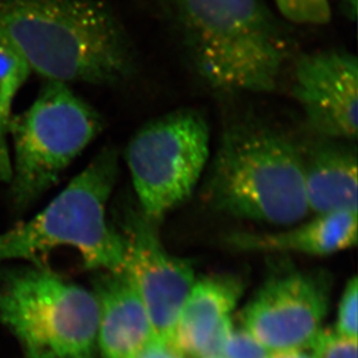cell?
I'll return each mask as SVG.
<instances>
[{"label": "cell", "mask_w": 358, "mask_h": 358, "mask_svg": "<svg viewBox=\"0 0 358 358\" xmlns=\"http://www.w3.org/2000/svg\"><path fill=\"white\" fill-rule=\"evenodd\" d=\"M0 31L47 81L114 86L135 73L130 38L100 0H0Z\"/></svg>", "instance_id": "obj_1"}, {"label": "cell", "mask_w": 358, "mask_h": 358, "mask_svg": "<svg viewBox=\"0 0 358 358\" xmlns=\"http://www.w3.org/2000/svg\"><path fill=\"white\" fill-rule=\"evenodd\" d=\"M183 44L203 80L223 92H271L287 42L264 0H176Z\"/></svg>", "instance_id": "obj_2"}, {"label": "cell", "mask_w": 358, "mask_h": 358, "mask_svg": "<svg viewBox=\"0 0 358 358\" xmlns=\"http://www.w3.org/2000/svg\"><path fill=\"white\" fill-rule=\"evenodd\" d=\"M206 201L243 220L291 225L308 216L304 157L291 139L259 123L227 129L204 185Z\"/></svg>", "instance_id": "obj_3"}, {"label": "cell", "mask_w": 358, "mask_h": 358, "mask_svg": "<svg viewBox=\"0 0 358 358\" xmlns=\"http://www.w3.org/2000/svg\"><path fill=\"white\" fill-rule=\"evenodd\" d=\"M119 176V153L107 146L40 213L0 232V261L33 260L58 248H73L85 266L125 271L124 247L106 211Z\"/></svg>", "instance_id": "obj_4"}, {"label": "cell", "mask_w": 358, "mask_h": 358, "mask_svg": "<svg viewBox=\"0 0 358 358\" xmlns=\"http://www.w3.org/2000/svg\"><path fill=\"white\" fill-rule=\"evenodd\" d=\"M0 324L28 358H95L98 350L94 292L36 264L3 275Z\"/></svg>", "instance_id": "obj_5"}, {"label": "cell", "mask_w": 358, "mask_h": 358, "mask_svg": "<svg viewBox=\"0 0 358 358\" xmlns=\"http://www.w3.org/2000/svg\"><path fill=\"white\" fill-rule=\"evenodd\" d=\"M102 127L100 114L68 84L47 81L34 103L8 125L14 146L10 181L14 208L28 209L50 189Z\"/></svg>", "instance_id": "obj_6"}, {"label": "cell", "mask_w": 358, "mask_h": 358, "mask_svg": "<svg viewBox=\"0 0 358 358\" xmlns=\"http://www.w3.org/2000/svg\"><path fill=\"white\" fill-rule=\"evenodd\" d=\"M209 125L195 109H179L136 132L125 153L143 213L162 220L188 199L209 159Z\"/></svg>", "instance_id": "obj_7"}, {"label": "cell", "mask_w": 358, "mask_h": 358, "mask_svg": "<svg viewBox=\"0 0 358 358\" xmlns=\"http://www.w3.org/2000/svg\"><path fill=\"white\" fill-rule=\"evenodd\" d=\"M331 276L282 266L240 312L241 328L271 352L310 349L331 301Z\"/></svg>", "instance_id": "obj_8"}, {"label": "cell", "mask_w": 358, "mask_h": 358, "mask_svg": "<svg viewBox=\"0 0 358 358\" xmlns=\"http://www.w3.org/2000/svg\"><path fill=\"white\" fill-rule=\"evenodd\" d=\"M156 220L128 209L121 220L128 274L152 324L155 338L169 342L180 311L196 282L188 260L173 257L160 243Z\"/></svg>", "instance_id": "obj_9"}, {"label": "cell", "mask_w": 358, "mask_h": 358, "mask_svg": "<svg viewBox=\"0 0 358 358\" xmlns=\"http://www.w3.org/2000/svg\"><path fill=\"white\" fill-rule=\"evenodd\" d=\"M292 92L315 131L327 138L355 141L358 64L354 55L328 50L301 56Z\"/></svg>", "instance_id": "obj_10"}, {"label": "cell", "mask_w": 358, "mask_h": 358, "mask_svg": "<svg viewBox=\"0 0 358 358\" xmlns=\"http://www.w3.org/2000/svg\"><path fill=\"white\" fill-rule=\"evenodd\" d=\"M232 276H208L192 287L173 328L169 343L185 358L222 355L234 329L231 315L243 294Z\"/></svg>", "instance_id": "obj_11"}, {"label": "cell", "mask_w": 358, "mask_h": 358, "mask_svg": "<svg viewBox=\"0 0 358 358\" xmlns=\"http://www.w3.org/2000/svg\"><path fill=\"white\" fill-rule=\"evenodd\" d=\"M98 349L103 358H131L155 338L145 305L125 273L103 271L94 283Z\"/></svg>", "instance_id": "obj_12"}, {"label": "cell", "mask_w": 358, "mask_h": 358, "mask_svg": "<svg viewBox=\"0 0 358 358\" xmlns=\"http://www.w3.org/2000/svg\"><path fill=\"white\" fill-rule=\"evenodd\" d=\"M225 243L245 252H297L328 255L355 246L357 243V211H336L318 215L294 230L278 234H231Z\"/></svg>", "instance_id": "obj_13"}, {"label": "cell", "mask_w": 358, "mask_h": 358, "mask_svg": "<svg viewBox=\"0 0 358 358\" xmlns=\"http://www.w3.org/2000/svg\"><path fill=\"white\" fill-rule=\"evenodd\" d=\"M308 209L318 215L357 211V155L352 146L319 143L304 158Z\"/></svg>", "instance_id": "obj_14"}, {"label": "cell", "mask_w": 358, "mask_h": 358, "mask_svg": "<svg viewBox=\"0 0 358 358\" xmlns=\"http://www.w3.org/2000/svg\"><path fill=\"white\" fill-rule=\"evenodd\" d=\"M31 71L24 55L0 31V183H10L12 178V159L8 148L12 103Z\"/></svg>", "instance_id": "obj_15"}, {"label": "cell", "mask_w": 358, "mask_h": 358, "mask_svg": "<svg viewBox=\"0 0 358 358\" xmlns=\"http://www.w3.org/2000/svg\"><path fill=\"white\" fill-rule=\"evenodd\" d=\"M284 17L297 24H326L331 20L328 0H275Z\"/></svg>", "instance_id": "obj_16"}, {"label": "cell", "mask_w": 358, "mask_h": 358, "mask_svg": "<svg viewBox=\"0 0 358 358\" xmlns=\"http://www.w3.org/2000/svg\"><path fill=\"white\" fill-rule=\"evenodd\" d=\"M358 280L356 276L348 280L338 304L335 333L357 341Z\"/></svg>", "instance_id": "obj_17"}, {"label": "cell", "mask_w": 358, "mask_h": 358, "mask_svg": "<svg viewBox=\"0 0 358 358\" xmlns=\"http://www.w3.org/2000/svg\"><path fill=\"white\" fill-rule=\"evenodd\" d=\"M310 350L313 358H357V341L343 338L334 329H321Z\"/></svg>", "instance_id": "obj_18"}, {"label": "cell", "mask_w": 358, "mask_h": 358, "mask_svg": "<svg viewBox=\"0 0 358 358\" xmlns=\"http://www.w3.org/2000/svg\"><path fill=\"white\" fill-rule=\"evenodd\" d=\"M222 355L227 358H269L271 352L243 328H234L224 345Z\"/></svg>", "instance_id": "obj_19"}, {"label": "cell", "mask_w": 358, "mask_h": 358, "mask_svg": "<svg viewBox=\"0 0 358 358\" xmlns=\"http://www.w3.org/2000/svg\"><path fill=\"white\" fill-rule=\"evenodd\" d=\"M131 358H185L180 355L169 342L159 341L153 338L148 345H144L139 352Z\"/></svg>", "instance_id": "obj_20"}, {"label": "cell", "mask_w": 358, "mask_h": 358, "mask_svg": "<svg viewBox=\"0 0 358 358\" xmlns=\"http://www.w3.org/2000/svg\"><path fill=\"white\" fill-rule=\"evenodd\" d=\"M308 349H296L287 352H271L269 358H313L311 352H306Z\"/></svg>", "instance_id": "obj_21"}, {"label": "cell", "mask_w": 358, "mask_h": 358, "mask_svg": "<svg viewBox=\"0 0 358 358\" xmlns=\"http://www.w3.org/2000/svg\"><path fill=\"white\" fill-rule=\"evenodd\" d=\"M342 1H343L345 7L349 10V15H352V17H355L357 0H342Z\"/></svg>", "instance_id": "obj_22"}, {"label": "cell", "mask_w": 358, "mask_h": 358, "mask_svg": "<svg viewBox=\"0 0 358 358\" xmlns=\"http://www.w3.org/2000/svg\"><path fill=\"white\" fill-rule=\"evenodd\" d=\"M208 358H227V357H224L223 355H216V356H211V357H208Z\"/></svg>", "instance_id": "obj_23"}]
</instances>
